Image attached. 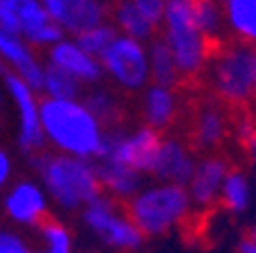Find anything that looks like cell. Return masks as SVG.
Wrapping results in <instances>:
<instances>
[{"mask_svg":"<svg viewBox=\"0 0 256 253\" xmlns=\"http://www.w3.org/2000/svg\"><path fill=\"white\" fill-rule=\"evenodd\" d=\"M2 212L14 226L39 228L50 217V199L39 180L18 178L2 192Z\"/></svg>","mask_w":256,"mask_h":253,"instance_id":"obj_10","label":"cell"},{"mask_svg":"<svg viewBox=\"0 0 256 253\" xmlns=\"http://www.w3.org/2000/svg\"><path fill=\"white\" fill-rule=\"evenodd\" d=\"M110 21L114 23L119 34H124L128 39H135V41H142V43H151L156 39V34L160 32V27H156L142 14V9L138 7V0L114 2L110 7Z\"/></svg>","mask_w":256,"mask_h":253,"instance_id":"obj_20","label":"cell"},{"mask_svg":"<svg viewBox=\"0 0 256 253\" xmlns=\"http://www.w3.org/2000/svg\"><path fill=\"white\" fill-rule=\"evenodd\" d=\"M236 253H256V242L245 235V238H240L238 244H236Z\"/></svg>","mask_w":256,"mask_h":253,"instance_id":"obj_34","label":"cell"},{"mask_svg":"<svg viewBox=\"0 0 256 253\" xmlns=\"http://www.w3.org/2000/svg\"><path fill=\"white\" fill-rule=\"evenodd\" d=\"M30 164L50 199V206L62 212H80L103 194L98 164L94 160L44 151L30 158Z\"/></svg>","mask_w":256,"mask_h":253,"instance_id":"obj_2","label":"cell"},{"mask_svg":"<svg viewBox=\"0 0 256 253\" xmlns=\"http://www.w3.org/2000/svg\"><path fill=\"white\" fill-rule=\"evenodd\" d=\"M5 73V66H2V62H0V75Z\"/></svg>","mask_w":256,"mask_h":253,"instance_id":"obj_38","label":"cell"},{"mask_svg":"<svg viewBox=\"0 0 256 253\" xmlns=\"http://www.w3.org/2000/svg\"><path fill=\"white\" fill-rule=\"evenodd\" d=\"M37 233L44 242V253H74V233L62 219L48 217Z\"/></svg>","mask_w":256,"mask_h":253,"instance_id":"obj_27","label":"cell"},{"mask_svg":"<svg viewBox=\"0 0 256 253\" xmlns=\"http://www.w3.org/2000/svg\"><path fill=\"white\" fill-rule=\"evenodd\" d=\"M0 253H34V249L23 233L10 226H0Z\"/></svg>","mask_w":256,"mask_h":253,"instance_id":"obj_30","label":"cell"},{"mask_svg":"<svg viewBox=\"0 0 256 253\" xmlns=\"http://www.w3.org/2000/svg\"><path fill=\"white\" fill-rule=\"evenodd\" d=\"M0 30L18 34V0H0Z\"/></svg>","mask_w":256,"mask_h":253,"instance_id":"obj_31","label":"cell"},{"mask_svg":"<svg viewBox=\"0 0 256 253\" xmlns=\"http://www.w3.org/2000/svg\"><path fill=\"white\" fill-rule=\"evenodd\" d=\"M44 7L60 30L71 39L108 21L110 16V5L103 0H44Z\"/></svg>","mask_w":256,"mask_h":253,"instance_id":"obj_11","label":"cell"},{"mask_svg":"<svg viewBox=\"0 0 256 253\" xmlns=\"http://www.w3.org/2000/svg\"><path fill=\"white\" fill-rule=\"evenodd\" d=\"M138 7L142 14L154 23L156 27H162V16H165V0H138Z\"/></svg>","mask_w":256,"mask_h":253,"instance_id":"obj_32","label":"cell"},{"mask_svg":"<svg viewBox=\"0 0 256 253\" xmlns=\"http://www.w3.org/2000/svg\"><path fill=\"white\" fill-rule=\"evenodd\" d=\"M78 215L85 231L92 233L110 251L133 253L138 249H142L144 240H146L140 233V228L130 222V217L126 215V208L106 194L92 201L90 206H85Z\"/></svg>","mask_w":256,"mask_h":253,"instance_id":"obj_5","label":"cell"},{"mask_svg":"<svg viewBox=\"0 0 256 253\" xmlns=\"http://www.w3.org/2000/svg\"><path fill=\"white\" fill-rule=\"evenodd\" d=\"M194 164H197V158H194L192 148L183 139L162 137L154 169H151V178L156 183H170L186 187L192 178Z\"/></svg>","mask_w":256,"mask_h":253,"instance_id":"obj_15","label":"cell"},{"mask_svg":"<svg viewBox=\"0 0 256 253\" xmlns=\"http://www.w3.org/2000/svg\"><path fill=\"white\" fill-rule=\"evenodd\" d=\"M247 235H250V238H252V240H254V242H256V224H254V226H252V231L247 233Z\"/></svg>","mask_w":256,"mask_h":253,"instance_id":"obj_37","label":"cell"},{"mask_svg":"<svg viewBox=\"0 0 256 253\" xmlns=\"http://www.w3.org/2000/svg\"><path fill=\"white\" fill-rule=\"evenodd\" d=\"M231 171L226 158L218 153H208L197 158L194 171H192L190 183L186 185L188 196L192 201V208H210L220 203L222 185L226 180V174Z\"/></svg>","mask_w":256,"mask_h":253,"instance_id":"obj_14","label":"cell"},{"mask_svg":"<svg viewBox=\"0 0 256 253\" xmlns=\"http://www.w3.org/2000/svg\"><path fill=\"white\" fill-rule=\"evenodd\" d=\"M44 98L50 100H80L85 94V87L69 73H64L60 69L46 66V75H44V87H42Z\"/></svg>","mask_w":256,"mask_h":253,"instance_id":"obj_25","label":"cell"},{"mask_svg":"<svg viewBox=\"0 0 256 253\" xmlns=\"http://www.w3.org/2000/svg\"><path fill=\"white\" fill-rule=\"evenodd\" d=\"M236 137H238L240 146L245 151V155L256 162V119L254 116H240L236 121Z\"/></svg>","mask_w":256,"mask_h":253,"instance_id":"obj_29","label":"cell"},{"mask_svg":"<svg viewBox=\"0 0 256 253\" xmlns=\"http://www.w3.org/2000/svg\"><path fill=\"white\" fill-rule=\"evenodd\" d=\"M12 176H14V160L5 146H0V192H5L14 183Z\"/></svg>","mask_w":256,"mask_h":253,"instance_id":"obj_33","label":"cell"},{"mask_svg":"<svg viewBox=\"0 0 256 253\" xmlns=\"http://www.w3.org/2000/svg\"><path fill=\"white\" fill-rule=\"evenodd\" d=\"M42 128L53 153L98 162L108 128L80 100H50L42 96Z\"/></svg>","mask_w":256,"mask_h":253,"instance_id":"obj_1","label":"cell"},{"mask_svg":"<svg viewBox=\"0 0 256 253\" xmlns=\"http://www.w3.org/2000/svg\"><path fill=\"white\" fill-rule=\"evenodd\" d=\"M229 135V119L226 112L215 103H206L194 112L190 128L192 146L199 151H213L226 139Z\"/></svg>","mask_w":256,"mask_h":253,"instance_id":"obj_18","label":"cell"},{"mask_svg":"<svg viewBox=\"0 0 256 253\" xmlns=\"http://www.w3.org/2000/svg\"><path fill=\"white\" fill-rule=\"evenodd\" d=\"M82 103L87 105V110L103 123V126L110 130V128H117L119 119H122V103H119L117 94L106 87H92L85 89L82 94Z\"/></svg>","mask_w":256,"mask_h":253,"instance_id":"obj_23","label":"cell"},{"mask_svg":"<svg viewBox=\"0 0 256 253\" xmlns=\"http://www.w3.org/2000/svg\"><path fill=\"white\" fill-rule=\"evenodd\" d=\"M140 116H142V126L162 135V130L172 128V123L178 116L176 89L160 87V84H149L140 94Z\"/></svg>","mask_w":256,"mask_h":253,"instance_id":"obj_17","label":"cell"},{"mask_svg":"<svg viewBox=\"0 0 256 253\" xmlns=\"http://www.w3.org/2000/svg\"><path fill=\"white\" fill-rule=\"evenodd\" d=\"M0 62L5 66V71L18 75L32 91L42 94L46 62L34 53V48L21 34L0 30Z\"/></svg>","mask_w":256,"mask_h":253,"instance_id":"obj_13","label":"cell"},{"mask_svg":"<svg viewBox=\"0 0 256 253\" xmlns=\"http://www.w3.org/2000/svg\"><path fill=\"white\" fill-rule=\"evenodd\" d=\"M117 37H119L117 27H114V23L108 18V21L98 23V25L92 27V30L82 32L80 37H76V41L80 43V48H82L85 53H90L92 57L101 59V55L106 53L108 48H110V43L114 41Z\"/></svg>","mask_w":256,"mask_h":253,"instance_id":"obj_28","label":"cell"},{"mask_svg":"<svg viewBox=\"0 0 256 253\" xmlns=\"http://www.w3.org/2000/svg\"><path fill=\"white\" fill-rule=\"evenodd\" d=\"M101 66L103 75L117 89L128 91V94H142L151 84L149 43L119 34L101 55Z\"/></svg>","mask_w":256,"mask_h":253,"instance_id":"obj_7","label":"cell"},{"mask_svg":"<svg viewBox=\"0 0 256 253\" xmlns=\"http://www.w3.org/2000/svg\"><path fill=\"white\" fill-rule=\"evenodd\" d=\"M2 84L10 96V103L16 114V144L18 151L28 158L48 151L46 137L42 128V96L32 91L18 75L5 71L2 73Z\"/></svg>","mask_w":256,"mask_h":253,"instance_id":"obj_8","label":"cell"},{"mask_svg":"<svg viewBox=\"0 0 256 253\" xmlns=\"http://www.w3.org/2000/svg\"><path fill=\"white\" fill-rule=\"evenodd\" d=\"M160 39L167 43L181 78H197L213 59V41L192 18V0H165Z\"/></svg>","mask_w":256,"mask_h":253,"instance_id":"obj_4","label":"cell"},{"mask_svg":"<svg viewBox=\"0 0 256 253\" xmlns=\"http://www.w3.org/2000/svg\"><path fill=\"white\" fill-rule=\"evenodd\" d=\"M222 9L224 25L236 43L256 48V0H226Z\"/></svg>","mask_w":256,"mask_h":253,"instance_id":"obj_21","label":"cell"},{"mask_svg":"<svg viewBox=\"0 0 256 253\" xmlns=\"http://www.w3.org/2000/svg\"><path fill=\"white\" fill-rule=\"evenodd\" d=\"M7 100H10V96H7V89H5V84L0 82V110L7 105Z\"/></svg>","mask_w":256,"mask_h":253,"instance_id":"obj_36","label":"cell"},{"mask_svg":"<svg viewBox=\"0 0 256 253\" xmlns=\"http://www.w3.org/2000/svg\"><path fill=\"white\" fill-rule=\"evenodd\" d=\"M192 18L202 34H206L210 41L222 34L224 25V9L215 0H192Z\"/></svg>","mask_w":256,"mask_h":253,"instance_id":"obj_26","label":"cell"},{"mask_svg":"<svg viewBox=\"0 0 256 253\" xmlns=\"http://www.w3.org/2000/svg\"><path fill=\"white\" fill-rule=\"evenodd\" d=\"M252 75H254V98H256V48H252Z\"/></svg>","mask_w":256,"mask_h":253,"instance_id":"obj_35","label":"cell"},{"mask_svg":"<svg viewBox=\"0 0 256 253\" xmlns=\"http://www.w3.org/2000/svg\"><path fill=\"white\" fill-rule=\"evenodd\" d=\"M252 203V185L250 178L242 169H231L226 174V180L222 185V194H220V206L229 210L231 215L245 212Z\"/></svg>","mask_w":256,"mask_h":253,"instance_id":"obj_24","label":"cell"},{"mask_svg":"<svg viewBox=\"0 0 256 253\" xmlns=\"http://www.w3.org/2000/svg\"><path fill=\"white\" fill-rule=\"evenodd\" d=\"M160 142H162V135L146 126H138L130 130H124L119 126L110 128L98 162L124 164L142 176H151Z\"/></svg>","mask_w":256,"mask_h":253,"instance_id":"obj_9","label":"cell"},{"mask_svg":"<svg viewBox=\"0 0 256 253\" xmlns=\"http://www.w3.org/2000/svg\"><path fill=\"white\" fill-rule=\"evenodd\" d=\"M124 208L144 238L170 235L192 215V201L186 187L156 180L144 185Z\"/></svg>","mask_w":256,"mask_h":253,"instance_id":"obj_3","label":"cell"},{"mask_svg":"<svg viewBox=\"0 0 256 253\" xmlns=\"http://www.w3.org/2000/svg\"><path fill=\"white\" fill-rule=\"evenodd\" d=\"M98 164V178H101V190L106 196L114 199L117 203L126 206L144 185V176L135 169L124 167L114 162H96Z\"/></svg>","mask_w":256,"mask_h":253,"instance_id":"obj_19","label":"cell"},{"mask_svg":"<svg viewBox=\"0 0 256 253\" xmlns=\"http://www.w3.org/2000/svg\"><path fill=\"white\" fill-rule=\"evenodd\" d=\"M210 89L226 105H245L254 100L252 48L234 43L213 55L208 64Z\"/></svg>","mask_w":256,"mask_h":253,"instance_id":"obj_6","label":"cell"},{"mask_svg":"<svg viewBox=\"0 0 256 253\" xmlns=\"http://www.w3.org/2000/svg\"><path fill=\"white\" fill-rule=\"evenodd\" d=\"M44 62L46 66L60 69L64 73H69L71 78H76L82 87H98L103 82V66L98 57H92L90 53H85L80 43L71 37H64L60 43H55L53 48H48L44 53Z\"/></svg>","mask_w":256,"mask_h":253,"instance_id":"obj_12","label":"cell"},{"mask_svg":"<svg viewBox=\"0 0 256 253\" xmlns=\"http://www.w3.org/2000/svg\"><path fill=\"white\" fill-rule=\"evenodd\" d=\"M18 34L34 50L44 53L66 37L58 23L48 16L44 0H18Z\"/></svg>","mask_w":256,"mask_h":253,"instance_id":"obj_16","label":"cell"},{"mask_svg":"<svg viewBox=\"0 0 256 253\" xmlns=\"http://www.w3.org/2000/svg\"><path fill=\"white\" fill-rule=\"evenodd\" d=\"M149 66H151V84L176 89V84L181 80V73H178V66L174 62V55L170 53L167 43L160 37H156L149 43Z\"/></svg>","mask_w":256,"mask_h":253,"instance_id":"obj_22","label":"cell"}]
</instances>
